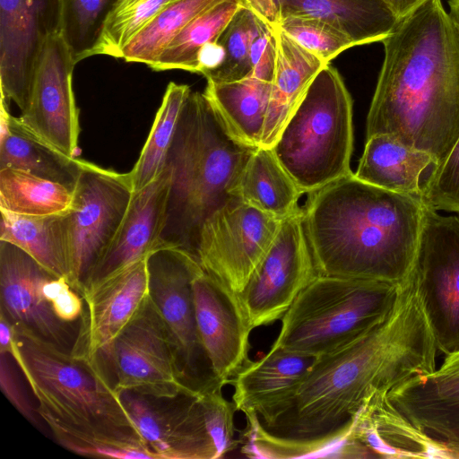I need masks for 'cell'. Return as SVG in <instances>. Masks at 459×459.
<instances>
[{
    "label": "cell",
    "mask_w": 459,
    "mask_h": 459,
    "mask_svg": "<svg viewBox=\"0 0 459 459\" xmlns=\"http://www.w3.org/2000/svg\"><path fill=\"white\" fill-rule=\"evenodd\" d=\"M105 369L117 392L155 397L196 392L182 372L173 340L151 296L113 342Z\"/></svg>",
    "instance_id": "30bf717a"
},
{
    "label": "cell",
    "mask_w": 459,
    "mask_h": 459,
    "mask_svg": "<svg viewBox=\"0 0 459 459\" xmlns=\"http://www.w3.org/2000/svg\"><path fill=\"white\" fill-rule=\"evenodd\" d=\"M54 275L15 245L0 240V303L12 326L70 351L77 330L61 321L45 286Z\"/></svg>",
    "instance_id": "ac0fdd59"
},
{
    "label": "cell",
    "mask_w": 459,
    "mask_h": 459,
    "mask_svg": "<svg viewBox=\"0 0 459 459\" xmlns=\"http://www.w3.org/2000/svg\"><path fill=\"white\" fill-rule=\"evenodd\" d=\"M255 149L229 133L204 93H189L165 164L170 183L160 248L196 258L203 224L234 198L230 191Z\"/></svg>",
    "instance_id": "5b68a950"
},
{
    "label": "cell",
    "mask_w": 459,
    "mask_h": 459,
    "mask_svg": "<svg viewBox=\"0 0 459 459\" xmlns=\"http://www.w3.org/2000/svg\"><path fill=\"white\" fill-rule=\"evenodd\" d=\"M447 3L449 6L448 16L459 33V0H448Z\"/></svg>",
    "instance_id": "7bdbcfd3"
},
{
    "label": "cell",
    "mask_w": 459,
    "mask_h": 459,
    "mask_svg": "<svg viewBox=\"0 0 459 459\" xmlns=\"http://www.w3.org/2000/svg\"><path fill=\"white\" fill-rule=\"evenodd\" d=\"M0 121V169L23 170L74 190L85 160L65 154L34 134L2 100Z\"/></svg>",
    "instance_id": "484cf974"
},
{
    "label": "cell",
    "mask_w": 459,
    "mask_h": 459,
    "mask_svg": "<svg viewBox=\"0 0 459 459\" xmlns=\"http://www.w3.org/2000/svg\"><path fill=\"white\" fill-rule=\"evenodd\" d=\"M169 183L170 170L165 165L153 181L134 192L116 236L84 286L145 258L160 248Z\"/></svg>",
    "instance_id": "44dd1931"
},
{
    "label": "cell",
    "mask_w": 459,
    "mask_h": 459,
    "mask_svg": "<svg viewBox=\"0 0 459 459\" xmlns=\"http://www.w3.org/2000/svg\"><path fill=\"white\" fill-rule=\"evenodd\" d=\"M388 393L377 390L367 398L342 441V455L345 458H452L443 442L416 426L393 403Z\"/></svg>",
    "instance_id": "ffe728a7"
},
{
    "label": "cell",
    "mask_w": 459,
    "mask_h": 459,
    "mask_svg": "<svg viewBox=\"0 0 459 459\" xmlns=\"http://www.w3.org/2000/svg\"><path fill=\"white\" fill-rule=\"evenodd\" d=\"M276 62L260 146L272 148L308 85L327 64L304 48L278 25L273 26Z\"/></svg>",
    "instance_id": "d4e9b609"
},
{
    "label": "cell",
    "mask_w": 459,
    "mask_h": 459,
    "mask_svg": "<svg viewBox=\"0 0 459 459\" xmlns=\"http://www.w3.org/2000/svg\"><path fill=\"white\" fill-rule=\"evenodd\" d=\"M196 326L212 371L230 384L249 361L252 327L238 294L217 279L199 272L192 281Z\"/></svg>",
    "instance_id": "d6986e66"
},
{
    "label": "cell",
    "mask_w": 459,
    "mask_h": 459,
    "mask_svg": "<svg viewBox=\"0 0 459 459\" xmlns=\"http://www.w3.org/2000/svg\"><path fill=\"white\" fill-rule=\"evenodd\" d=\"M317 276L302 209L281 221L270 249L238 294L251 327L281 319Z\"/></svg>",
    "instance_id": "5bb4252c"
},
{
    "label": "cell",
    "mask_w": 459,
    "mask_h": 459,
    "mask_svg": "<svg viewBox=\"0 0 459 459\" xmlns=\"http://www.w3.org/2000/svg\"><path fill=\"white\" fill-rule=\"evenodd\" d=\"M273 82L255 76L208 82L204 94L229 133L238 142L260 146Z\"/></svg>",
    "instance_id": "f1b7e54d"
},
{
    "label": "cell",
    "mask_w": 459,
    "mask_h": 459,
    "mask_svg": "<svg viewBox=\"0 0 459 459\" xmlns=\"http://www.w3.org/2000/svg\"><path fill=\"white\" fill-rule=\"evenodd\" d=\"M250 61L252 71L249 76L273 81L276 40L273 27L265 21L252 44Z\"/></svg>",
    "instance_id": "ab89813d"
},
{
    "label": "cell",
    "mask_w": 459,
    "mask_h": 459,
    "mask_svg": "<svg viewBox=\"0 0 459 459\" xmlns=\"http://www.w3.org/2000/svg\"><path fill=\"white\" fill-rule=\"evenodd\" d=\"M272 150L303 194L352 172V100L334 67L317 73Z\"/></svg>",
    "instance_id": "8992f818"
},
{
    "label": "cell",
    "mask_w": 459,
    "mask_h": 459,
    "mask_svg": "<svg viewBox=\"0 0 459 459\" xmlns=\"http://www.w3.org/2000/svg\"><path fill=\"white\" fill-rule=\"evenodd\" d=\"M424 204L350 174L309 193L304 225L318 275L402 284L411 273Z\"/></svg>",
    "instance_id": "3957f363"
},
{
    "label": "cell",
    "mask_w": 459,
    "mask_h": 459,
    "mask_svg": "<svg viewBox=\"0 0 459 459\" xmlns=\"http://www.w3.org/2000/svg\"><path fill=\"white\" fill-rule=\"evenodd\" d=\"M400 285L318 275L281 317L271 348L316 357L332 352L382 322L394 305Z\"/></svg>",
    "instance_id": "52a82bcc"
},
{
    "label": "cell",
    "mask_w": 459,
    "mask_h": 459,
    "mask_svg": "<svg viewBox=\"0 0 459 459\" xmlns=\"http://www.w3.org/2000/svg\"><path fill=\"white\" fill-rule=\"evenodd\" d=\"M441 441L450 452L452 459H459V436Z\"/></svg>",
    "instance_id": "ee69618b"
},
{
    "label": "cell",
    "mask_w": 459,
    "mask_h": 459,
    "mask_svg": "<svg viewBox=\"0 0 459 459\" xmlns=\"http://www.w3.org/2000/svg\"><path fill=\"white\" fill-rule=\"evenodd\" d=\"M117 0H59V33L74 62L93 56Z\"/></svg>",
    "instance_id": "d590c367"
},
{
    "label": "cell",
    "mask_w": 459,
    "mask_h": 459,
    "mask_svg": "<svg viewBox=\"0 0 459 459\" xmlns=\"http://www.w3.org/2000/svg\"><path fill=\"white\" fill-rule=\"evenodd\" d=\"M0 212V240L15 245L51 273L68 281L66 212L37 216Z\"/></svg>",
    "instance_id": "f546056e"
},
{
    "label": "cell",
    "mask_w": 459,
    "mask_h": 459,
    "mask_svg": "<svg viewBox=\"0 0 459 459\" xmlns=\"http://www.w3.org/2000/svg\"><path fill=\"white\" fill-rule=\"evenodd\" d=\"M275 26L290 15L325 21L346 33L358 45L382 41L398 20L383 0H240Z\"/></svg>",
    "instance_id": "7402d4cb"
},
{
    "label": "cell",
    "mask_w": 459,
    "mask_h": 459,
    "mask_svg": "<svg viewBox=\"0 0 459 459\" xmlns=\"http://www.w3.org/2000/svg\"><path fill=\"white\" fill-rule=\"evenodd\" d=\"M454 354H455L454 356H455V358L459 359V351L455 352Z\"/></svg>",
    "instance_id": "f6af8a7d"
},
{
    "label": "cell",
    "mask_w": 459,
    "mask_h": 459,
    "mask_svg": "<svg viewBox=\"0 0 459 459\" xmlns=\"http://www.w3.org/2000/svg\"><path fill=\"white\" fill-rule=\"evenodd\" d=\"M133 194L129 172L85 160L66 212L68 282L79 294L116 236Z\"/></svg>",
    "instance_id": "9c48e42d"
},
{
    "label": "cell",
    "mask_w": 459,
    "mask_h": 459,
    "mask_svg": "<svg viewBox=\"0 0 459 459\" xmlns=\"http://www.w3.org/2000/svg\"><path fill=\"white\" fill-rule=\"evenodd\" d=\"M420 189L425 207L459 213V137L448 156L423 177Z\"/></svg>",
    "instance_id": "f35d334b"
},
{
    "label": "cell",
    "mask_w": 459,
    "mask_h": 459,
    "mask_svg": "<svg viewBox=\"0 0 459 459\" xmlns=\"http://www.w3.org/2000/svg\"><path fill=\"white\" fill-rule=\"evenodd\" d=\"M436 165L429 153L383 134L367 139L354 175L373 186L420 197L421 180Z\"/></svg>",
    "instance_id": "4316f807"
},
{
    "label": "cell",
    "mask_w": 459,
    "mask_h": 459,
    "mask_svg": "<svg viewBox=\"0 0 459 459\" xmlns=\"http://www.w3.org/2000/svg\"><path fill=\"white\" fill-rule=\"evenodd\" d=\"M316 356L271 348L260 359L248 361L234 377L232 402L245 416H261L296 391Z\"/></svg>",
    "instance_id": "cb8c5ba5"
},
{
    "label": "cell",
    "mask_w": 459,
    "mask_h": 459,
    "mask_svg": "<svg viewBox=\"0 0 459 459\" xmlns=\"http://www.w3.org/2000/svg\"><path fill=\"white\" fill-rule=\"evenodd\" d=\"M147 257L87 284L80 292L83 311L70 352L94 370L108 375L105 361L113 342L150 296Z\"/></svg>",
    "instance_id": "9a60e30c"
},
{
    "label": "cell",
    "mask_w": 459,
    "mask_h": 459,
    "mask_svg": "<svg viewBox=\"0 0 459 459\" xmlns=\"http://www.w3.org/2000/svg\"><path fill=\"white\" fill-rule=\"evenodd\" d=\"M76 63L60 33L49 36L39 56L27 107L18 117L34 134L77 158L79 109L73 90Z\"/></svg>",
    "instance_id": "2e32d148"
},
{
    "label": "cell",
    "mask_w": 459,
    "mask_h": 459,
    "mask_svg": "<svg viewBox=\"0 0 459 459\" xmlns=\"http://www.w3.org/2000/svg\"><path fill=\"white\" fill-rule=\"evenodd\" d=\"M73 192L66 186L29 172L0 169V210L21 215L64 213Z\"/></svg>",
    "instance_id": "4dcf8cb0"
},
{
    "label": "cell",
    "mask_w": 459,
    "mask_h": 459,
    "mask_svg": "<svg viewBox=\"0 0 459 459\" xmlns=\"http://www.w3.org/2000/svg\"><path fill=\"white\" fill-rule=\"evenodd\" d=\"M416 426L437 439L459 436V364L442 363L388 393Z\"/></svg>",
    "instance_id": "603a6c76"
},
{
    "label": "cell",
    "mask_w": 459,
    "mask_h": 459,
    "mask_svg": "<svg viewBox=\"0 0 459 459\" xmlns=\"http://www.w3.org/2000/svg\"><path fill=\"white\" fill-rule=\"evenodd\" d=\"M382 42L367 139L388 134L437 165L459 137V33L441 0H428Z\"/></svg>",
    "instance_id": "7a4b0ae2"
},
{
    "label": "cell",
    "mask_w": 459,
    "mask_h": 459,
    "mask_svg": "<svg viewBox=\"0 0 459 459\" xmlns=\"http://www.w3.org/2000/svg\"><path fill=\"white\" fill-rule=\"evenodd\" d=\"M175 0H117L93 51L120 58L123 48L163 8Z\"/></svg>",
    "instance_id": "8d00e7d4"
},
{
    "label": "cell",
    "mask_w": 459,
    "mask_h": 459,
    "mask_svg": "<svg viewBox=\"0 0 459 459\" xmlns=\"http://www.w3.org/2000/svg\"><path fill=\"white\" fill-rule=\"evenodd\" d=\"M12 357L0 351V386L12 405L29 421L39 425V414L29 402L11 362Z\"/></svg>",
    "instance_id": "60d3db41"
},
{
    "label": "cell",
    "mask_w": 459,
    "mask_h": 459,
    "mask_svg": "<svg viewBox=\"0 0 459 459\" xmlns=\"http://www.w3.org/2000/svg\"><path fill=\"white\" fill-rule=\"evenodd\" d=\"M281 221L234 197L203 224L196 259L206 273L238 295L270 249Z\"/></svg>",
    "instance_id": "4fadbf2b"
},
{
    "label": "cell",
    "mask_w": 459,
    "mask_h": 459,
    "mask_svg": "<svg viewBox=\"0 0 459 459\" xmlns=\"http://www.w3.org/2000/svg\"><path fill=\"white\" fill-rule=\"evenodd\" d=\"M437 348L411 272L385 318L357 340L316 357L287 400L246 415L241 453L252 458L326 457L367 398L437 369Z\"/></svg>",
    "instance_id": "6da1fadb"
},
{
    "label": "cell",
    "mask_w": 459,
    "mask_h": 459,
    "mask_svg": "<svg viewBox=\"0 0 459 459\" xmlns=\"http://www.w3.org/2000/svg\"><path fill=\"white\" fill-rule=\"evenodd\" d=\"M276 25L325 64L356 46L346 33L320 19L290 15L281 18Z\"/></svg>",
    "instance_id": "74e56055"
},
{
    "label": "cell",
    "mask_w": 459,
    "mask_h": 459,
    "mask_svg": "<svg viewBox=\"0 0 459 459\" xmlns=\"http://www.w3.org/2000/svg\"><path fill=\"white\" fill-rule=\"evenodd\" d=\"M230 194L243 203L282 221L302 209L303 195L291 177L281 165L272 148H255Z\"/></svg>",
    "instance_id": "83f0119b"
},
{
    "label": "cell",
    "mask_w": 459,
    "mask_h": 459,
    "mask_svg": "<svg viewBox=\"0 0 459 459\" xmlns=\"http://www.w3.org/2000/svg\"><path fill=\"white\" fill-rule=\"evenodd\" d=\"M191 92L185 84L170 82L140 156L129 171L134 192L153 181L165 167L179 117Z\"/></svg>",
    "instance_id": "1f68e13d"
},
{
    "label": "cell",
    "mask_w": 459,
    "mask_h": 459,
    "mask_svg": "<svg viewBox=\"0 0 459 459\" xmlns=\"http://www.w3.org/2000/svg\"><path fill=\"white\" fill-rule=\"evenodd\" d=\"M264 22L241 4L216 39L222 48L223 58L216 68L204 74L208 82H232L250 75L252 44Z\"/></svg>",
    "instance_id": "e575fe53"
},
{
    "label": "cell",
    "mask_w": 459,
    "mask_h": 459,
    "mask_svg": "<svg viewBox=\"0 0 459 459\" xmlns=\"http://www.w3.org/2000/svg\"><path fill=\"white\" fill-rule=\"evenodd\" d=\"M150 296L173 340L180 368L198 393L221 390L201 343L192 281L203 269L197 259L178 247H160L147 257Z\"/></svg>",
    "instance_id": "8fae6325"
},
{
    "label": "cell",
    "mask_w": 459,
    "mask_h": 459,
    "mask_svg": "<svg viewBox=\"0 0 459 459\" xmlns=\"http://www.w3.org/2000/svg\"><path fill=\"white\" fill-rule=\"evenodd\" d=\"M240 5V0H224L201 13L170 41L152 69L198 73L200 51L216 41Z\"/></svg>",
    "instance_id": "d6a6232c"
},
{
    "label": "cell",
    "mask_w": 459,
    "mask_h": 459,
    "mask_svg": "<svg viewBox=\"0 0 459 459\" xmlns=\"http://www.w3.org/2000/svg\"><path fill=\"white\" fill-rule=\"evenodd\" d=\"M0 319V351L22 373L39 418L62 446L81 455L96 447L138 449L156 459L105 373Z\"/></svg>",
    "instance_id": "277c9868"
},
{
    "label": "cell",
    "mask_w": 459,
    "mask_h": 459,
    "mask_svg": "<svg viewBox=\"0 0 459 459\" xmlns=\"http://www.w3.org/2000/svg\"><path fill=\"white\" fill-rule=\"evenodd\" d=\"M133 423L156 459H216L234 451L236 407L221 390L155 397L119 391Z\"/></svg>",
    "instance_id": "ba28073f"
},
{
    "label": "cell",
    "mask_w": 459,
    "mask_h": 459,
    "mask_svg": "<svg viewBox=\"0 0 459 459\" xmlns=\"http://www.w3.org/2000/svg\"><path fill=\"white\" fill-rule=\"evenodd\" d=\"M59 30V0H0L2 101L25 109L41 48Z\"/></svg>",
    "instance_id": "e0dca14e"
},
{
    "label": "cell",
    "mask_w": 459,
    "mask_h": 459,
    "mask_svg": "<svg viewBox=\"0 0 459 459\" xmlns=\"http://www.w3.org/2000/svg\"><path fill=\"white\" fill-rule=\"evenodd\" d=\"M428 0H383L398 21L406 17Z\"/></svg>",
    "instance_id": "b9f144b4"
},
{
    "label": "cell",
    "mask_w": 459,
    "mask_h": 459,
    "mask_svg": "<svg viewBox=\"0 0 459 459\" xmlns=\"http://www.w3.org/2000/svg\"><path fill=\"white\" fill-rule=\"evenodd\" d=\"M224 0H175L163 8L123 48L120 58L150 68L170 41L197 15Z\"/></svg>",
    "instance_id": "836d02e7"
},
{
    "label": "cell",
    "mask_w": 459,
    "mask_h": 459,
    "mask_svg": "<svg viewBox=\"0 0 459 459\" xmlns=\"http://www.w3.org/2000/svg\"><path fill=\"white\" fill-rule=\"evenodd\" d=\"M437 351H459V216L424 206L412 267Z\"/></svg>",
    "instance_id": "7c38bea8"
}]
</instances>
